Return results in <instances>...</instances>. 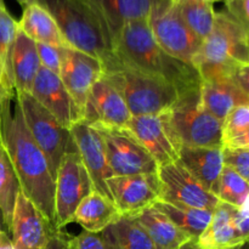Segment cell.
<instances>
[{
    "label": "cell",
    "mask_w": 249,
    "mask_h": 249,
    "mask_svg": "<svg viewBox=\"0 0 249 249\" xmlns=\"http://www.w3.org/2000/svg\"><path fill=\"white\" fill-rule=\"evenodd\" d=\"M0 142L11 160L22 194L55 226V179L24 123L16 92L0 107Z\"/></svg>",
    "instance_id": "6da1fadb"
},
{
    "label": "cell",
    "mask_w": 249,
    "mask_h": 249,
    "mask_svg": "<svg viewBox=\"0 0 249 249\" xmlns=\"http://www.w3.org/2000/svg\"><path fill=\"white\" fill-rule=\"evenodd\" d=\"M113 50L122 67L165 80L182 95L199 90L201 77L196 68L172 57L158 45L147 18L126 23L114 39Z\"/></svg>",
    "instance_id": "7a4b0ae2"
},
{
    "label": "cell",
    "mask_w": 249,
    "mask_h": 249,
    "mask_svg": "<svg viewBox=\"0 0 249 249\" xmlns=\"http://www.w3.org/2000/svg\"><path fill=\"white\" fill-rule=\"evenodd\" d=\"M48 10L67 46L94 56L105 72L121 67L113 50V40L106 24L88 0H36Z\"/></svg>",
    "instance_id": "3957f363"
},
{
    "label": "cell",
    "mask_w": 249,
    "mask_h": 249,
    "mask_svg": "<svg viewBox=\"0 0 249 249\" xmlns=\"http://www.w3.org/2000/svg\"><path fill=\"white\" fill-rule=\"evenodd\" d=\"M249 66V29L226 11L216 12L213 28L202 41L194 67L201 80H232Z\"/></svg>",
    "instance_id": "277c9868"
},
{
    "label": "cell",
    "mask_w": 249,
    "mask_h": 249,
    "mask_svg": "<svg viewBox=\"0 0 249 249\" xmlns=\"http://www.w3.org/2000/svg\"><path fill=\"white\" fill-rule=\"evenodd\" d=\"M104 77L118 90L131 117L169 112L182 96L170 83L122 66Z\"/></svg>",
    "instance_id": "5b68a950"
},
{
    "label": "cell",
    "mask_w": 249,
    "mask_h": 249,
    "mask_svg": "<svg viewBox=\"0 0 249 249\" xmlns=\"http://www.w3.org/2000/svg\"><path fill=\"white\" fill-rule=\"evenodd\" d=\"M24 123L32 138L39 146L49 163L55 179L56 170L65 155L77 152L70 129L65 128L53 114L46 111L31 94H17Z\"/></svg>",
    "instance_id": "8992f818"
},
{
    "label": "cell",
    "mask_w": 249,
    "mask_h": 249,
    "mask_svg": "<svg viewBox=\"0 0 249 249\" xmlns=\"http://www.w3.org/2000/svg\"><path fill=\"white\" fill-rule=\"evenodd\" d=\"M153 38L167 53L194 66L202 40L187 27L174 0H156L147 16Z\"/></svg>",
    "instance_id": "52a82bcc"
},
{
    "label": "cell",
    "mask_w": 249,
    "mask_h": 249,
    "mask_svg": "<svg viewBox=\"0 0 249 249\" xmlns=\"http://www.w3.org/2000/svg\"><path fill=\"white\" fill-rule=\"evenodd\" d=\"M169 116L182 146L221 147L223 122L204 108L199 90L182 95Z\"/></svg>",
    "instance_id": "ba28073f"
},
{
    "label": "cell",
    "mask_w": 249,
    "mask_h": 249,
    "mask_svg": "<svg viewBox=\"0 0 249 249\" xmlns=\"http://www.w3.org/2000/svg\"><path fill=\"white\" fill-rule=\"evenodd\" d=\"M92 191L94 185L78 152L63 156L55 175L56 230L72 223L75 209Z\"/></svg>",
    "instance_id": "9c48e42d"
},
{
    "label": "cell",
    "mask_w": 249,
    "mask_h": 249,
    "mask_svg": "<svg viewBox=\"0 0 249 249\" xmlns=\"http://www.w3.org/2000/svg\"><path fill=\"white\" fill-rule=\"evenodd\" d=\"M101 135L112 177L157 174L158 165L125 128L94 126Z\"/></svg>",
    "instance_id": "30bf717a"
},
{
    "label": "cell",
    "mask_w": 249,
    "mask_h": 249,
    "mask_svg": "<svg viewBox=\"0 0 249 249\" xmlns=\"http://www.w3.org/2000/svg\"><path fill=\"white\" fill-rule=\"evenodd\" d=\"M125 129L147 151L158 168L179 160L182 143L170 121L169 112L131 117Z\"/></svg>",
    "instance_id": "8fae6325"
},
{
    "label": "cell",
    "mask_w": 249,
    "mask_h": 249,
    "mask_svg": "<svg viewBox=\"0 0 249 249\" xmlns=\"http://www.w3.org/2000/svg\"><path fill=\"white\" fill-rule=\"evenodd\" d=\"M104 73V65L94 56L67 45L61 48L58 77L82 114L90 90L95 83L102 78Z\"/></svg>",
    "instance_id": "7c38bea8"
},
{
    "label": "cell",
    "mask_w": 249,
    "mask_h": 249,
    "mask_svg": "<svg viewBox=\"0 0 249 249\" xmlns=\"http://www.w3.org/2000/svg\"><path fill=\"white\" fill-rule=\"evenodd\" d=\"M160 182V201L214 211L219 199L207 191L179 160L158 168Z\"/></svg>",
    "instance_id": "4fadbf2b"
},
{
    "label": "cell",
    "mask_w": 249,
    "mask_h": 249,
    "mask_svg": "<svg viewBox=\"0 0 249 249\" xmlns=\"http://www.w3.org/2000/svg\"><path fill=\"white\" fill-rule=\"evenodd\" d=\"M49 219L18 192L10 223L9 233L15 249H45L56 232Z\"/></svg>",
    "instance_id": "5bb4252c"
},
{
    "label": "cell",
    "mask_w": 249,
    "mask_h": 249,
    "mask_svg": "<svg viewBox=\"0 0 249 249\" xmlns=\"http://www.w3.org/2000/svg\"><path fill=\"white\" fill-rule=\"evenodd\" d=\"M106 185L122 215L133 216L160 201V182L157 174L111 177Z\"/></svg>",
    "instance_id": "9a60e30c"
},
{
    "label": "cell",
    "mask_w": 249,
    "mask_h": 249,
    "mask_svg": "<svg viewBox=\"0 0 249 249\" xmlns=\"http://www.w3.org/2000/svg\"><path fill=\"white\" fill-rule=\"evenodd\" d=\"M131 114L118 90L102 75L88 95L83 121L91 126L125 128Z\"/></svg>",
    "instance_id": "2e32d148"
},
{
    "label": "cell",
    "mask_w": 249,
    "mask_h": 249,
    "mask_svg": "<svg viewBox=\"0 0 249 249\" xmlns=\"http://www.w3.org/2000/svg\"><path fill=\"white\" fill-rule=\"evenodd\" d=\"M70 131L77 147L78 155L80 156L89 173L94 190L111 199L106 180L112 177V173L107 163L105 143L100 133L97 129L89 125L83 119L73 124Z\"/></svg>",
    "instance_id": "e0dca14e"
},
{
    "label": "cell",
    "mask_w": 249,
    "mask_h": 249,
    "mask_svg": "<svg viewBox=\"0 0 249 249\" xmlns=\"http://www.w3.org/2000/svg\"><path fill=\"white\" fill-rule=\"evenodd\" d=\"M29 94L65 128L71 129L73 124L83 119L82 112L63 87L60 77L45 68L40 67Z\"/></svg>",
    "instance_id": "ac0fdd59"
},
{
    "label": "cell",
    "mask_w": 249,
    "mask_h": 249,
    "mask_svg": "<svg viewBox=\"0 0 249 249\" xmlns=\"http://www.w3.org/2000/svg\"><path fill=\"white\" fill-rule=\"evenodd\" d=\"M178 160L207 191L216 196L224 168L221 147L182 146Z\"/></svg>",
    "instance_id": "d6986e66"
},
{
    "label": "cell",
    "mask_w": 249,
    "mask_h": 249,
    "mask_svg": "<svg viewBox=\"0 0 249 249\" xmlns=\"http://www.w3.org/2000/svg\"><path fill=\"white\" fill-rule=\"evenodd\" d=\"M199 99L204 108L220 122L236 107L249 105L248 92L226 79L201 80Z\"/></svg>",
    "instance_id": "ffe728a7"
},
{
    "label": "cell",
    "mask_w": 249,
    "mask_h": 249,
    "mask_svg": "<svg viewBox=\"0 0 249 249\" xmlns=\"http://www.w3.org/2000/svg\"><path fill=\"white\" fill-rule=\"evenodd\" d=\"M108 29L111 38L118 36L126 23L147 18L156 0H88Z\"/></svg>",
    "instance_id": "44dd1931"
},
{
    "label": "cell",
    "mask_w": 249,
    "mask_h": 249,
    "mask_svg": "<svg viewBox=\"0 0 249 249\" xmlns=\"http://www.w3.org/2000/svg\"><path fill=\"white\" fill-rule=\"evenodd\" d=\"M236 207L219 201L213 211L211 221L195 243L199 249H232L247 245L232 225Z\"/></svg>",
    "instance_id": "7402d4cb"
},
{
    "label": "cell",
    "mask_w": 249,
    "mask_h": 249,
    "mask_svg": "<svg viewBox=\"0 0 249 249\" xmlns=\"http://www.w3.org/2000/svg\"><path fill=\"white\" fill-rule=\"evenodd\" d=\"M40 70L36 44L18 28L11 53L12 85L17 94H29Z\"/></svg>",
    "instance_id": "603a6c76"
},
{
    "label": "cell",
    "mask_w": 249,
    "mask_h": 249,
    "mask_svg": "<svg viewBox=\"0 0 249 249\" xmlns=\"http://www.w3.org/2000/svg\"><path fill=\"white\" fill-rule=\"evenodd\" d=\"M131 218L138 221L146 231L155 249H180L187 242L192 241L189 235L180 230L155 206L143 209Z\"/></svg>",
    "instance_id": "cb8c5ba5"
},
{
    "label": "cell",
    "mask_w": 249,
    "mask_h": 249,
    "mask_svg": "<svg viewBox=\"0 0 249 249\" xmlns=\"http://www.w3.org/2000/svg\"><path fill=\"white\" fill-rule=\"evenodd\" d=\"M121 218V212L112 199L100 192L92 191L75 209L73 221L82 226L83 231L101 233L105 229Z\"/></svg>",
    "instance_id": "d4e9b609"
},
{
    "label": "cell",
    "mask_w": 249,
    "mask_h": 249,
    "mask_svg": "<svg viewBox=\"0 0 249 249\" xmlns=\"http://www.w3.org/2000/svg\"><path fill=\"white\" fill-rule=\"evenodd\" d=\"M18 28L34 43L48 44L55 48L66 45L65 39L48 10L38 2L23 7V14L18 21Z\"/></svg>",
    "instance_id": "484cf974"
},
{
    "label": "cell",
    "mask_w": 249,
    "mask_h": 249,
    "mask_svg": "<svg viewBox=\"0 0 249 249\" xmlns=\"http://www.w3.org/2000/svg\"><path fill=\"white\" fill-rule=\"evenodd\" d=\"M101 236L111 249H155L146 231L131 216L122 215L105 229Z\"/></svg>",
    "instance_id": "4316f807"
},
{
    "label": "cell",
    "mask_w": 249,
    "mask_h": 249,
    "mask_svg": "<svg viewBox=\"0 0 249 249\" xmlns=\"http://www.w3.org/2000/svg\"><path fill=\"white\" fill-rule=\"evenodd\" d=\"M153 206L168 216L178 228L196 241L211 221L213 211L195 208L179 203L158 201Z\"/></svg>",
    "instance_id": "83f0119b"
},
{
    "label": "cell",
    "mask_w": 249,
    "mask_h": 249,
    "mask_svg": "<svg viewBox=\"0 0 249 249\" xmlns=\"http://www.w3.org/2000/svg\"><path fill=\"white\" fill-rule=\"evenodd\" d=\"M180 16L202 41L213 28L215 14L213 4L198 0H174Z\"/></svg>",
    "instance_id": "f1b7e54d"
},
{
    "label": "cell",
    "mask_w": 249,
    "mask_h": 249,
    "mask_svg": "<svg viewBox=\"0 0 249 249\" xmlns=\"http://www.w3.org/2000/svg\"><path fill=\"white\" fill-rule=\"evenodd\" d=\"M19 191H21V187H19L17 175L4 146L0 142V211H1L7 231H9L15 203H16L17 195Z\"/></svg>",
    "instance_id": "f546056e"
},
{
    "label": "cell",
    "mask_w": 249,
    "mask_h": 249,
    "mask_svg": "<svg viewBox=\"0 0 249 249\" xmlns=\"http://www.w3.org/2000/svg\"><path fill=\"white\" fill-rule=\"evenodd\" d=\"M221 147L249 148V105L233 108L223 121Z\"/></svg>",
    "instance_id": "4dcf8cb0"
},
{
    "label": "cell",
    "mask_w": 249,
    "mask_h": 249,
    "mask_svg": "<svg viewBox=\"0 0 249 249\" xmlns=\"http://www.w3.org/2000/svg\"><path fill=\"white\" fill-rule=\"evenodd\" d=\"M216 198L220 202L238 208L249 199L248 180H246L230 168L224 167L221 170L220 179H219Z\"/></svg>",
    "instance_id": "1f68e13d"
},
{
    "label": "cell",
    "mask_w": 249,
    "mask_h": 249,
    "mask_svg": "<svg viewBox=\"0 0 249 249\" xmlns=\"http://www.w3.org/2000/svg\"><path fill=\"white\" fill-rule=\"evenodd\" d=\"M17 31L18 22L10 15L6 7H0V66L11 84V53Z\"/></svg>",
    "instance_id": "d6a6232c"
},
{
    "label": "cell",
    "mask_w": 249,
    "mask_h": 249,
    "mask_svg": "<svg viewBox=\"0 0 249 249\" xmlns=\"http://www.w3.org/2000/svg\"><path fill=\"white\" fill-rule=\"evenodd\" d=\"M223 164L245 178L249 179V148L221 147Z\"/></svg>",
    "instance_id": "836d02e7"
},
{
    "label": "cell",
    "mask_w": 249,
    "mask_h": 249,
    "mask_svg": "<svg viewBox=\"0 0 249 249\" xmlns=\"http://www.w3.org/2000/svg\"><path fill=\"white\" fill-rule=\"evenodd\" d=\"M66 249H111L101 233L83 231L77 236L66 235Z\"/></svg>",
    "instance_id": "e575fe53"
},
{
    "label": "cell",
    "mask_w": 249,
    "mask_h": 249,
    "mask_svg": "<svg viewBox=\"0 0 249 249\" xmlns=\"http://www.w3.org/2000/svg\"><path fill=\"white\" fill-rule=\"evenodd\" d=\"M36 44V50H38L39 61H40V67L60 74L61 68V48L48 45V44ZM66 46V45H65ZM63 48V46H62Z\"/></svg>",
    "instance_id": "d590c367"
},
{
    "label": "cell",
    "mask_w": 249,
    "mask_h": 249,
    "mask_svg": "<svg viewBox=\"0 0 249 249\" xmlns=\"http://www.w3.org/2000/svg\"><path fill=\"white\" fill-rule=\"evenodd\" d=\"M225 2L226 12L233 19L249 29V0H223Z\"/></svg>",
    "instance_id": "8d00e7d4"
},
{
    "label": "cell",
    "mask_w": 249,
    "mask_h": 249,
    "mask_svg": "<svg viewBox=\"0 0 249 249\" xmlns=\"http://www.w3.org/2000/svg\"><path fill=\"white\" fill-rule=\"evenodd\" d=\"M232 225L241 238L248 242L249 237V199L241 207L235 208L232 215Z\"/></svg>",
    "instance_id": "74e56055"
},
{
    "label": "cell",
    "mask_w": 249,
    "mask_h": 249,
    "mask_svg": "<svg viewBox=\"0 0 249 249\" xmlns=\"http://www.w3.org/2000/svg\"><path fill=\"white\" fill-rule=\"evenodd\" d=\"M15 94V89L10 80L7 79L6 74L2 71L1 66H0V107H1L2 102L7 99V97L12 96Z\"/></svg>",
    "instance_id": "f35d334b"
},
{
    "label": "cell",
    "mask_w": 249,
    "mask_h": 249,
    "mask_svg": "<svg viewBox=\"0 0 249 249\" xmlns=\"http://www.w3.org/2000/svg\"><path fill=\"white\" fill-rule=\"evenodd\" d=\"M66 235L62 230L57 231L45 249H66Z\"/></svg>",
    "instance_id": "ab89813d"
},
{
    "label": "cell",
    "mask_w": 249,
    "mask_h": 249,
    "mask_svg": "<svg viewBox=\"0 0 249 249\" xmlns=\"http://www.w3.org/2000/svg\"><path fill=\"white\" fill-rule=\"evenodd\" d=\"M0 249H15L10 233L5 230H0Z\"/></svg>",
    "instance_id": "60d3db41"
},
{
    "label": "cell",
    "mask_w": 249,
    "mask_h": 249,
    "mask_svg": "<svg viewBox=\"0 0 249 249\" xmlns=\"http://www.w3.org/2000/svg\"><path fill=\"white\" fill-rule=\"evenodd\" d=\"M180 249H199V248L197 247L196 243H195V240H192V241H190V242H187L186 245L182 246Z\"/></svg>",
    "instance_id": "b9f144b4"
},
{
    "label": "cell",
    "mask_w": 249,
    "mask_h": 249,
    "mask_svg": "<svg viewBox=\"0 0 249 249\" xmlns=\"http://www.w3.org/2000/svg\"><path fill=\"white\" fill-rule=\"evenodd\" d=\"M17 1H18V4L21 5L22 7H26V6H28V5L36 2V0H17Z\"/></svg>",
    "instance_id": "7bdbcfd3"
},
{
    "label": "cell",
    "mask_w": 249,
    "mask_h": 249,
    "mask_svg": "<svg viewBox=\"0 0 249 249\" xmlns=\"http://www.w3.org/2000/svg\"><path fill=\"white\" fill-rule=\"evenodd\" d=\"M0 230H5V231H7L6 225H5V223H4V218H2L1 211H0ZM7 232H9V231H7Z\"/></svg>",
    "instance_id": "ee69618b"
},
{
    "label": "cell",
    "mask_w": 249,
    "mask_h": 249,
    "mask_svg": "<svg viewBox=\"0 0 249 249\" xmlns=\"http://www.w3.org/2000/svg\"><path fill=\"white\" fill-rule=\"evenodd\" d=\"M198 1H204V2H208V4H213L214 5V2L223 1V0H198Z\"/></svg>",
    "instance_id": "f6af8a7d"
},
{
    "label": "cell",
    "mask_w": 249,
    "mask_h": 249,
    "mask_svg": "<svg viewBox=\"0 0 249 249\" xmlns=\"http://www.w3.org/2000/svg\"><path fill=\"white\" fill-rule=\"evenodd\" d=\"M2 6H5V5H4V0H0V7H2Z\"/></svg>",
    "instance_id": "bcb514c9"
},
{
    "label": "cell",
    "mask_w": 249,
    "mask_h": 249,
    "mask_svg": "<svg viewBox=\"0 0 249 249\" xmlns=\"http://www.w3.org/2000/svg\"><path fill=\"white\" fill-rule=\"evenodd\" d=\"M245 248V246H240V247H235V248H232V249H243Z\"/></svg>",
    "instance_id": "7dc6e473"
}]
</instances>
